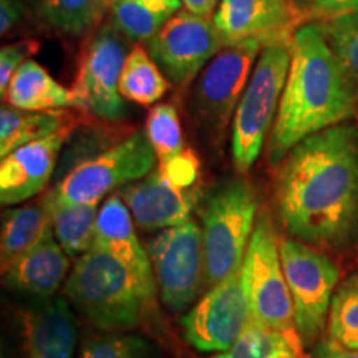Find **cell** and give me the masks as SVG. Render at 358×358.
I'll return each mask as SVG.
<instances>
[{"label": "cell", "mask_w": 358, "mask_h": 358, "mask_svg": "<svg viewBox=\"0 0 358 358\" xmlns=\"http://www.w3.org/2000/svg\"><path fill=\"white\" fill-rule=\"evenodd\" d=\"M287 358H299V355H295V357H287Z\"/></svg>", "instance_id": "obj_41"}, {"label": "cell", "mask_w": 358, "mask_h": 358, "mask_svg": "<svg viewBox=\"0 0 358 358\" xmlns=\"http://www.w3.org/2000/svg\"><path fill=\"white\" fill-rule=\"evenodd\" d=\"M34 6L45 25L65 35L87 32L105 12L98 0H35Z\"/></svg>", "instance_id": "obj_25"}, {"label": "cell", "mask_w": 358, "mask_h": 358, "mask_svg": "<svg viewBox=\"0 0 358 358\" xmlns=\"http://www.w3.org/2000/svg\"><path fill=\"white\" fill-rule=\"evenodd\" d=\"M303 10L320 22L338 17L358 15V0H303L299 12Z\"/></svg>", "instance_id": "obj_34"}, {"label": "cell", "mask_w": 358, "mask_h": 358, "mask_svg": "<svg viewBox=\"0 0 358 358\" xmlns=\"http://www.w3.org/2000/svg\"><path fill=\"white\" fill-rule=\"evenodd\" d=\"M250 322L243 266L219 282L181 319L186 342L199 352H224Z\"/></svg>", "instance_id": "obj_12"}, {"label": "cell", "mask_w": 358, "mask_h": 358, "mask_svg": "<svg viewBox=\"0 0 358 358\" xmlns=\"http://www.w3.org/2000/svg\"><path fill=\"white\" fill-rule=\"evenodd\" d=\"M290 69L268 136V163L279 166L299 143L350 122L358 87L330 47L319 22L297 29L290 40Z\"/></svg>", "instance_id": "obj_2"}, {"label": "cell", "mask_w": 358, "mask_h": 358, "mask_svg": "<svg viewBox=\"0 0 358 358\" xmlns=\"http://www.w3.org/2000/svg\"><path fill=\"white\" fill-rule=\"evenodd\" d=\"M181 2L187 12L203 17H213V13L216 12L217 3L221 0H181Z\"/></svg>", "instance_id": "obj_37"}, {"label": "cell", "mask_w": 358, "mask_h": 358, "mask_svg": "<svg viewBox=\"0 0 358 358\" xmlns=\"http://www.w3.org/2000/svg\"><path fill=\"white\" fill-rule=\"evenodd\" d=\"M25 358H71L77 327L66 297H52L24 315Z\"/></svg>", "instance_id": "obj_18"}, {"label": "cell", "mask_w": 358, "mask_h": 358, "mask_svg": "<svg viewBox=\"0 0 358 358\" xmlns=\"http://www.w3.org/2000/svg\"><path fill=\"white\" fill-rule=\"evenodd\" d=\"M6 100L13 108L24 111H50L73 106L70 88L58 83L32 58L15 71Z\"/></svg>", "instance_id": "obj_20"}, {"label": "cell", "mask_w": 358, "mask_h": 358, "mask_svg": "<svg viewBox=\"0 0 358 358\" xmlns=\"http://www.w3.org/2000/svg\"><path fill=\"white\" fill-rule=\"evenodd\" d=\"M35 0H0V34H12L19 27Z\"/></svg>", "instance_id": "obj_35"}, {"label": "cell", "mask_w": 358, "mask_h": 358, "mask_svg": "<svg viewBox=\"0 0 358 358\" xmlns=\"http://www.w3.org/2000/svg\"><path fill=\"white\" fill-rule=\"evenodd\" d=\"M259 194L248 179L232 178L219 182L201 208L206 282L209 287L237 271L256 227Z\"/></svg>", "instance_id": "obj_4"}, {"label": "cell", "mask_w": 358, "mask_h": 358, "mask_svg": "<svg viewBox=\"0 0 358 358\" xmlns=\"http://www.w3.org/2000/svg\"><path fill=\"white\" fill-rule=\"evenodd\" d=\"M290 40L271 42L262 48L237 105L232 118V161L241 173L252 168L274 127L292 58Z\"/></svg>", "instance_id": "obj_5"}, {"label": "cell", "mask_w": 358, "mask_h": 358, "mask_svg": "<svg viewBox=\"0 0 358 358\" xmlns=\"http://www.w3.org/2000/svg\"><path fill=\"white\" fill-rule=\"evenodd\" d=\"M69 254L52 234L37 248L3 267V279L6 285L17 292L32 295L38 301H48L64 284Z\"/></svg>", "instance_id": "obj_19"}, {"label": "cell", "mask_w": 358, "mask_h": 358, "mask_svg": "<svg viewBox=\"0 0 358 358\" xmlns=\"http://www.w3.org/2000/svg\"><path fill=\"white\" fill-rule=\"evenodd\" d=\"M292 2H294V6H295V8H297V12H299V8H301L303 0H292Z\"/></svg>", "instance_id": "obj_40"}, {"label": "cell", "mask_w": 358, "mask_h": 358, "mask_svg": "<svg viewBox=\"0 0 358 358\" xmlns=\"http://www.w3.org/2000/svg\"><path fill=\"white\" fill-rule=\"evenodd\" d=\"M127 37L108 22L85 45L78 71L71 85L73 108L106 122H120L127 115L118 83L128 57Z\"/></svg>", "instance_id": "obj_9"}, {"label": "cell", "mask_w": 358, "mask_h": 358, "mask_svg": "<svg viewBox=\"0 0 358 358\" xmlns=\"http://www.w3.org/2000/svg\"><path fill=\"white\" fill-rule=\"evenodd\" d=\"M295 13L292 0H221L213 19L226 45L254 37L287 42Z\"/></svg>", "instance_id": "obj_16"}, {"label": "cell", "mask_w": 358, "mask_h": 358, "mask_svg": "<svg viewBox=\"0 0 358 358\" xmlns=\"http://www.w3.org/2000/svg\"><path fill=\"white\" fill-rule=\"evenodd\" d=\"M78 358H151V347L138 335L108 332L85 342Z\"/></svg>", "instance_id": "obj_31"}, {"label": "cell", "mask_w": 358, "mask_h": 358, "mask_svg": "<svg viewBox=\"0 0 358 358\" xmlns=\"http://www.w3.org/2000/svg\"><path fill=\"white\" fill-rule=\"evenodd\" d=\"M275 211L294 239L347 254L358 244V124L299 143L277 166Z\"/></svg>", "instance_id": "obj_1"}, {"label": "cell", "mask_w": 358, "mask_h": 358, "mask_svg": "<svg viewBox=\"0 0 358 358\" xmlns=\"http://www.w3.org/2000/svg\"><path fill=\"white\" fill-rule=\"evenodd\" d=\"M161 299L173 312L196 301L206 282L203 229L196 221L159 231L148 245Z\"/></svg>", "instance_id": "obj_10"}, {"label": "cell", "mask_w": 358, "mask_h": 358, "mask_svg": "<svg viewBox=\"0 0 358 358\" xmlns=\"http://www.w3.org/2000/svg\"><path fill=\"white\" fill-rule=\"evenodd\" d=\"M199 159L192 150L181 151L166 163L158 164V171L163 174L169 185L179 187L182 191L194 189L196 181L199 178Z\"/></svg>", "instance_id": "obj_32"}, {"label": "cell", "mask_w": 358, "mask_h": 358, "mask_svg": "<svg viewBox=\"0 0 358 358\" xmlns=\"http://www.w3.org/2000/svg\"><path fill=\"white\" fill-rule=\"evenodd\" d=\"M52 234V219L45 209L43 201L40 204H30L8 211L3 217L0 239L2 266L7 267Z\"/></svg>", "instance_id": "obj_22"}, {"label": "cell", "mask_w": 358, "mask_h": 358, "mask_svg": "<svg viewBox=\"0 0 358 358\" xmlns=\"http://www.w3.org/2000/svg\"><path fill=\"white\" fill-rule=\"evenodd\" d=\"M271 40L245 38L226 45L203 70L192 93V110L206 127L222 133L248 87L259 52Z\"/></svg>", "instance_id": "obj_11"}, {"label": "cell", "mask_w": 358, "mask_h": 358, "mask_svg": "<svg viewBox=\"0 0 358 358\" xmlns=\"http://www.w3.org/2000/svg\"><path fill=\"white\" fill-rule=\"evenodd\" d=\"M118 90L127 101L150 106L164 96L169 90V80L156 65L150 52L141 45H134L124 62Z\"/></svg>", "instance_id": "obj_24"}, {"label": "cell", "mask_w": 358, "mask_h": 358, "mask_svg": "<svg viewBox=\"0 0 358 358\" xmlns=\"http://www.w3.org/2000/svg\"><path fill=\"white\" fill-rule=\"evenodd\" d=\"M156 163L158 158L146 133L134 131L75 164L43 201L48 204H100L108 192L148 176L156 169Z\"/></svg>", "instance_id": "obj_7"}, {"label": "cell", "mask_w": 358, "mask_h": 358, "mask_svg": "<svg viewBox=\"0 0 358 358\" xmlns=\"http://www.w3.org/2000/svg\"><path fill=\"white\" fill-rule=\"evenodd\" d=\"M65 297L103 332H127L140 324L150 302L131 271L105 250L92 248L78 257L65 280Z\"/></svg>", "instance_id": "obj_3"}, {"label": "cell", "mask_w": 358, "mask_h": 358, "mask_svg": "<svg viewBox=\"0 0 358 358\" xmlns=\"http://www.w3.org/2000/svg\"><path fill=\"white\" fill-rule=\"evenodd\" d=\"M120 196L128 206L134 224L145 231H163L185 224L191 219V211L198 201V192L169 185L158 168L122 187Z\"/></svg>", "instance_id": "obj_15"}, {"label": "cell", "mask_w": 358, "mask_h": 358, "mask_svg": "<svg viewBox=\"0 0 358 358\" xmlns=\"http://www.w3.org/2000/svg\"><path fill=\"white\" fill-rule=\"evenodd\" d=\"M73 118L64 110L24 111L3 103L0 108V156L3 158L17 148L71 127L75 124Z\"/></svg>", "instance_id": "obj_21"}, {"label": "cell", "mask_w": 358, "mask_h": 358, "mask_svg": "<svg viewBox=\"0 0 358 358\" xmlns=\"http://www.w3.org/2000/svg\"><path fill=\"white\" fill-rule=\"evenodd\" d=\"M134 2H140L151 10L169 13V15H176V12L182 6L181 0H134Z\"/></svg>", "instance_id": "obj_38"}, {"label": "cell", "mask_w": 358, "mask_h": 358, "mask_svg": "<svg viewBox=\"0 0 358 358\" xmlns=\"http://www.w3.org/2000/svg\"><path fill=\"white\" fill-rule=\"evenodd\" d=\"M335 55L358 87V15L319 22Z\"/></svg>", "instance_id": "obj_30"}, {"label": "cell", "mask_w": 358, "mask_h": 358, "mask_svg": "<svg viewBox=\"0 0 358 358\" xmlns=\"http://www.w3.org/2000/svg\"><path fill=\"white\" fill-rule=\"evenodd\" d=\"M327 337L338 345L358 350V271L347 275L335 290Z\"/></svg>", "instance_id": "obj_26"}, {"label": "cell", "mask_w": 358, "mask_h": 358, "mask_svg": "<svg viewBox=\"0 0 358 358\" xmlns=\"http://www.w3.org/2000/svg\"><path fill=\"white\" fill-rule=\"evenodd\" d=\"M98 2L101 3V7L105 8V10H110V7L113 6V2H115V0H98Z\"/></svg>", "instance_id": "obj_39"}, {"label": "cell", "mask_w": 358, "mask_h": 358, "mask_svg": "<svg viewBox=\"0 0 358 358\" xmlns=\"http://www.w3.org/2000/svg\"><path fill=\"white\" fill-rule=\"evenodd\" d=\"M43 204L50 214L53 236L70 257H80L92 249L98 204Z\"/></svg>", "instance_id": "obj_23"}, {"label": "cell", "mask_w": 358, "mask_h": 358, "mask_svg": "<svg viewBox=\"0 0 358 358\" xmlns=\"http://www.w3.org/2000/svg\"><path fill=\"white\" fill-rule=\"evenodd\" d=\"M169 13L155 12L134 0H115L110 7V22L136 45L148 43L161 27L171 19Z\"/></svg>", "instance_id": "obj_28"}, {"label": "cell", "mask_w": 358, "mask_h": 358, "mask_svg": "<svg viewBox=\"0 0 358 358\" xmlns=\"http://www.w3.org/2000/svg\"><path fill=\"white\" fill-rule=\"evenodd\" d=\"M145 133L153 146L158 164L166 163L186 150L181 122H179L178 111L173 105L161 103V105L153 106L148 113Z\"/></svg>", "instance_id": "obj_29"}, {"label": "cell", "mask_w": 358, "mask_h": 358, "mask_svg": "<svg viewBox=\"0 0 358 358\" xmlns=\"http://www.w3.org/2000/svg\"><path fill=\"white\" fill-rule=\"evenodd\" d=\"M280 259L302 345L312 347L327 330L340 271L320 249L295 239H280Z\"/></svg>", "instance_id": "obj_8"}, {"label": "cell", "mask_w": 358, "mask_h": 358, "mask_svg": "<svg viewBox=\"0 0 358 358\" xmlns=\"http://www.w3.org/2000/svg\"><path fill=\"white\" fill-rule=\"evenodd\" d=\"M312 358H358V350H350V348L338 345L327 337L322 338L313 348Z\"/></svg>", "instance_id": "obj_36"}, {"label": "cell", "mask_w": 358, "mask_h": 358, "mask_svg": "<svg viewBox=\"0 0 358 358\" xmlns=\"http://www.w3.org/2000/svg\"><path fill=\"white\" fill-rule=\"evenodd\" d=\"M213 17L179 12L146 43L148 52L174 85L189 83L224 47Z\"/></svg>", "instance_id": "obj_13"}, {"label": "cell", "mask_w": 358, "mask_h": 358, "mask_svg": "<svg viewBox=\"0 0 358 358\" xmlns=\"http://www.w3.org/2000/svg\"><path fill=\"white\" fill-rule=\"evenodd\" d=\"M40 43L37 40L27 38L8 45H3L0 50V96L6 100L8 85H10L15 71L37 53Z\"/></svg>", "instance_id": "obj_33"}, {"label": "cell", "mask_w": 358, "mask_h": 358, "mask_svg": "<svg viewBox=\"0 0 358 358\" xmlns=\"http://www.w3.org/2000/svg\"><path fill=\"white\" fill-rule=\"evenodd\" d=\"M250 322L274 330L302 345L295 329L294 306L280 259V239L268 211L257 217L243 262Z\"/></svg>", "instance_id": "obj_6"}, {"label": "cell", "mask_w": 358, "mask_h": 358, "mask_svg": "<svg viewBox=\"0 0 358 358\" xmlns=\"http://www.w3.org/2000/svg\"><path fill=\"white\" fill-rule=\"evenodd\" d=\"M92 248L105 250L123 262L138 280L148 301L153 299L156 280L153 264L148 250L140 244L131 213L120 194L110 196L100 208Z\"/></svg>", "instance_id": "obj_17"}, {"label": "cell", "mask_w": 358, "mask_h": 358, "mask_svg": "<svg viewBox=\"0 0 358 358\" xmlns=\"http://www.w3.org/2000/svg\"><path fill=\"white\" fill-rule=\"evenodd\" d=\"M301 352L292 340L266 327L249 322L234 345L211 358H287Z\"/></svg>", "instance_id": "obj_27"}, {"label": "cell", "mask_w": 358, "mask_h": 358, "mask_svg": "<svg viewBox=\"0 0 358 358\" xmlns=\"http://www.w3.org/2000/svg\"><path fill=\"white\" fill-rule=\"evenodd\" d=\"M73 127L71 124L3 156L0 163V201L3 206L24 203L43 191Z\"/></svg>", "instance_id": "obj_14"}]
</instances>
